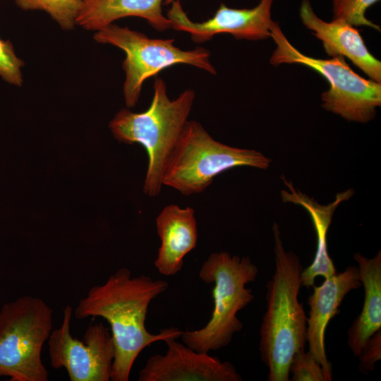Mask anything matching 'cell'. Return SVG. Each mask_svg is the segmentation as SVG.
<instances>
[{
    "instance_id": "14",
    "label": "cell",
    "mask_w": 381,
    "mask_h": 381,
    "mask_svg": "<svg viewBox=\"0 0 381 381\" xmlns=\"http://www.w3.org/2000/svg\"><path fill=\"white\" fill-rule=\"evenodd\" d=\"M156 228L161 245L155 266L161 274L174 276L181 271L185 256L197 245L195 211L190 207L167 205L157 217Z\"/></svg>"
},
{
    "instance_id": "10",
    "label": "cell",
    "mask_w": 381,
    "mask_h": 381,
    "mask_svg": "<svg viewBox=\"0 0 381 381\" xmlns=\"http://www.w3.org/2000/svg\"><path fill=\"white\" fill-rule=\"evenodd\" d=\"M274 0H260L252 8H232L221 4L214 15L202 22L189 18L179 0H173L167 13L171 28L186 32L195 43L210 40L214 35L229 33L236 39L260 40L270 37L271 8Z\"/></svg>"
},
{
    "instance_id": "13",
    "label": "cell",
    "mask_w": 381,
    "mask_h": 381,
    "mask_svg": "<svg viewBox=\"0 0 381 381\" xmlns=\"http://www.w3.org/2000/svg\"><path fill=\"white\" fill-rule=\"evenodd\" d=\"M299 14L304 26L321 40L328 56L348 58L371 80L381 83V61L369 52L354 26L340 19L322 20L315 13L309 0H303Z\"/></svg>"
},
{
    "instance_id": "11",
    "label": "cell",
    "mask_w": 381,
    "mask_h": 381,
    "mask_svg": "<svg viewBox=\"0 0 381 381\" xmlns=\"http://www.w3.org/2000/svg\"><path fill=\"white\" fill-rule=\"evenodd\" d=\"M177 338H166L164 354H155L146 361L139 381H241V376L228 361L222 362L208 353L196 351Z\"/></svg>"
},
{
    "instance_id": "17",
    "label": "cell",
    "mask_w": 381,
    "mask_h": 381,
    "mask_svg": "<svg viewBox=\"0 0 381 381\" xmlns=\"http://www.w3.org/2000/svg\"><path fill=\"white\" fill-rule=\"evenodd\" d=\"M353 258L365 291L361 312L348 331V345L358 356L368 339L381 329V253L372 258L356 253Z\"/></svg>"
},
{
    "instance_id": "22",
    "label": "cell",
    "mask_w": 381,
    "mask_h": 381,
    "mask_svg": "<svg viewBox=\"0 0 381 381\" xmlns=\"http://www.w3.org/2000/svg\"><path fill=\"white\" fill-rule=\"evenodd\" d=\"M359 368L362 372L371 371L381 357V329L373 334L365 342L358 355Z\"/></svg>"
},
{
    "instance_id": "9",
    "label": "cell",
    "mask_w": 381,
    "mask_h": 381,
    "mask_svg": "<svg viewBox=\"0 0 381 381\" xmlns=\"http://www.w3.org/2000/svg\"><path fill=\"white\" fill-rule=\"evenodd\" d=\"M73 309L66 306L59 328L48 339L50 364L64 368L71 381H109L115 356L111 333L102 322L90 324L83 341L71 334Z\"/></svg>"
},
{
    "instance_id": "6",
    "label": "cell",
    "mask_w": 381,
    "mask_h": 381,
    "mask_svg": "<svg viewBox=\"0 0 381 381\" xmlns=\"http://www.w3.org/2000/svg\"><path fill=\"white\" fill-rule=\"evenodd\" d=\"M53 310L42 298L23 296L0 310V377L11 381H47L42 359L52 331Z\"/></svg>"
},
{
    "instance_id": "1",
    "label": "cell",
    "mask_w": 381,
    "mask_h": 381,
    "mask_svg": "<svg viewBox=\"0 0 381 381\" xmlns=\"http://www.w3.org/2000/svg\"><path fill=\"white\" fill-rule=\"evenodd\" d=\"M168 286L167 281L149 276L132 277L131 271L122 267L103 284L91 287L79 301L74 310L76 318L101 317L110 325L115 346L110 380H129L133 363L145 348L167 337H181L182 331L176 327L163 329L157 334L146 329L150 303Z\"/></svg>"
},
{
    "instance_id": "4",
    "label": "cell",
    "mask_w": 381,
    "mask_h": 381,
    "mask_svg": "<svg viewBox=\"0 0 381 381\" xmlns=\"http://www.w3.org/2000/svg\"><path fill=\"white\" fill-rule=\"evenodd\" d=\"M258 267L247 256L231 255L226 252L211 253L202 264L200 278L206 284H214V308L210 320L203 327L182 332L183 343L203 353L217 351L227 346L234 334L243 329L237 313L253 299L246 284L254 282Z\"/></svg>"
},
{
    "instance_id": "15",
    "label": "cell",
    "mask_w": 381,
    "mask_h": 381,
    "mask_svg": "<svg viewBox=\"0 0 381 381\" xmlns=\"http://www.w3.org/2000/svg\"><path fill=\"white\" fill-rule=\"evenodd\" d=\"M286 189L281 191L284 202L301 205L308 213L317 238V248L313 262L301 273V284L307 288L314 286L315 279L321 276L327 279L337 274L334 265L327 250V232L337 207L344 201L349 200L353 190L348 189L337 193L334 200L327 205H321L313 198L295 188L291 182L283 176Z\"/></svg>"
},
{
    "instance_id": "3",
    "label": "cell",
    "mask_w": 381,
    "mask_h": 381,
    "mask_svg": "<svg viewBox=\"0 0 381 381\" xmlns=\"http://www.w3.org/2000/svg\"><path fill=\"white\" fill-rule=\"evenodd\" d=\"M153 97L145 111L120 110L109 123L114 137L127 144L139 143L146 150L148 165L143 190L156 197L162 190L168 160L181 135L195 100V93L187 89L171 99L164 81L156 78Z\"/></svg>"
},
{
    "instance_id": "8",
    "label": "cell",
    "mask_w": 381,
    "mask_h": 381,
    "mask_svg": "<svg viewBox=\"0 0 381 381\" xmlns=\"http://www.w3.org/2000/svg\"><path fill=\"white\" fill-rule=\"evenodd\" d=\"M93 38L98 43L111 44L125 52L123 92L129 108L138 102L143 83L167 68L187 64L212 75L217 73L210 60V53L204 47L183 50L174 45V39L150 38L142 32L114 23L96 31Z\"/></svg>"
},
{
    "instance_id": "19",
    "label": "cell",
    "mask_w": 381,
    "mask_h": 381,
    "mask_svg": "<svg viewBox=\"0 0 381 381\" xmlns=\"http://www.w3.org/2000/svg\"><path fill=\"white\" fill-rule=\"evenodd\" d=\"M379 0H332L333 19H340L353 26H367L380 31L379 25L365 17L367 9Z\"/></svg>"
},
{
    "instance_id": "20",
    "label": "cell",
    "mask_w": 381,
    "mask_h": 381,
    "mask_svg": "<svg viewBox=\"0 0 381 381\" xmlns=\"http://www.w3.org/2000/svg\"><path fill=\"white\" fill-rule=\"evenodd\" d=\"M289 372L292 381H325L320 363L309 351L302 350L294 356Z\"/></svg>"
},
{
    "instance_id": "18",
    "label": "cell",
    "mask_w": 381,
    "mask_h": 381,
    "mask_svg": "<svg viewBox=\"0 0 381 381\" xmlns=\"http://www.w3.org/2000/svg\"><path fill=\"white\" fill-rule=\"evenodd\" d=\"M83 0H15L24 11L39 10L49 14L63 30H71Z\"/></svg>"
},
{
    "instance_id": "2",
    "label": "cell",
    "mask_w": 381,
    "mask_h": 381,
    "mask_svg": "<svg viewBox=\"0 0 381 381\" xmlns=\"http://www.w3.org/2000/svg\"><path fill=\"white\" fill-rule=\"evenodd\" d=\"M274 273L267 284V310L260 330V353L269 381H289L294 356L304 350L308 317L298 301L303 270L299 257L284 247L278 224L272 226Z\"/></svg>"
},
{
    "instance_id": "7",
    "label": "cell",
    "mask_w": 381,
    "mask_h": 381,
    "mask_svg": "<svg viewBox=\"0 0 381 381\" xmlns=\"http://www.w3.org/2000/svg\"><path fill=\"white\" fill-rule=\"evenodd\" d=\"M270 37L276 44L270 60L272 65L301 64L317 71L329 83V90L321 95L325 109L349 121L367 123L374 119L381 105V83L359 75L343 56L321 59L304 55L289 42L274 21L270 26Z\"/></svg>"
},
{
    "instance_id": "16",
    "label": "cell",
    "mask_w": 381,
    "mask_h": 381,
    "mask_svg": "<svg viewBox=\"0 0 381 381\" xmlns=\"http://www.w3.org/2000/svg\"><path fill=\"white\" fill-rule=\"evenodd\" d=\"M163 0H83L75 18V25L97 31L122 18L135 16L147 21L159 32L171 28V21L163 14Z\"/></svg>"
},
{
    "instance_id": "12",
    "label": "cell",
    "mask_w": 381,
    "mask_h": 381,
    "mask_svg": "<svg viewBox=\"0 0 381 381\" xmlns=\"http://www.w3.org/2000/svg\"><path fill=\"white\" fill-rule=\"evenodd\" d=\"M323 284L313 286L308 302L310 307L307 324L309 351L320 363L325 381L332 379V369L325 348V332L329 320L339 310L349 292L361 285L358 267L349 266L344 271L325 279Z\"/></svg>"
},
{
    "instance_id": "21",
    "label": "cell",
    "mask_w": 381,
    "mask_h": 381,
    "mask_svg": "<svg viewBox=\"0 0 381 381\" xmlns=\"http://www.w3.org/2000/svg\"><path fill=\"white\" fill-rule=\"evenodd\" d=\"M23 61L18 58L9 40L0 38V76L6 83L20 87L23 84Z\"/></svg>"
},
{
    "instance_id": "5",
    "label": "cell",
    "mask_w": 381,
    "mask_h": 381,
    "mask_svg": "<svg viewBox=\"0 0 381 381\" xmlns=\"http://www.w3.org/2000/svg\"><path fill=\"white\" fill-rule=\"evenodd\" d=\"M271 159L260 152L214 139L196 121H188L167 164L162 185L188 196L203 192L214 178L238 167L267 169Z\"/></svg>"
}]
</instances>
